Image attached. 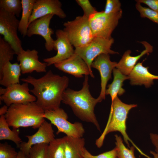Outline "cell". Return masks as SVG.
Here are the masks:
<instances>
[{"label":"cell","instance_id":"6da1fadb","mask_svg":"<svg viewBox=\"0 0 158 158\" xmlns=\"http://www.w3.org/2000/svg\"><path fill=\"white\" fill-rule=\"evenodd\" d=\"M20 80L33 86L30 91L36 97V103L44 111L60 107L69 83L67 77L54 74L50 70L40 78L29 76Z\"/></svg>","mask_w":158,"mask_h":158},{"label":"cell","instance_id":"7a4b0ae2","mask_svg":"<svg viewBox=\"0 0 158 158\" xmlns=\"http://www.w3.org/2000/svg\"><path fill=\"white\" fill-rule=\"evenodd\" d=\"M89 87L88 77L85 75L82 89L77 91L67 88L63 94L62 102L69 106L80 120L92 123L100 131L94 113L95 107L99 102L97 98L92 96Z\"/></svg>","mask_w":158,"mask_h":158},{"label":"cell","instance_id":"3957f363","mask_svg":"<svg viewBox=\"0 0 158 158\" xmlns=\"http://www.w3.org/2000/svg\"><path fill=\"white\" fill-rule=\"evenodd\" d=\"M136 104H127L123 102L116 97L111 102L109 116L107 126L102 135L96 140L95 144L98 147L102 145L106 135L109 133L118 131L122 135L124 141L128 146L130 148L129 142L142 155L147 158L150 157L143 152L128 137L126 132V121L129 111L136 107Z\"/></svg>","mask_w":158,"mask_h":158},{"label":"cell","instance_id":"277c9868","mask_svg":"<svg viewBox=\"0 0 158 158\" xmlns=\"http://www.w3.org/2000/svg\"><path fill=\"white\" fill-rule=\"evenodd\" d=\"M44 111L35 102L12 104L5 116L9 127L13 128L31 127L36 129L45 121Z\"/></svg>","mask_w":158,"mask_h":158},{"label":"cell","instance_id":"5b68a950","mask_svg":"<svg viewBox=\"0 0 158 158\" xmlns=\"http://www.w3.org/2000/svg\"><path fill=\"white\" fill-rule=\"evenodd\" d=\"M63 31L70 42L75 48L84 46L94 38L88 18L83 15L73 20L64 23Z\"/></svg>","mask_w":158,"mask_h":158},{"label":"cell","instance_id":"8992f818","mask_svg":"<svg viewBox=\"0 0 158 158\" xmlns=\"http://www.w3.org/2000/svg\"><path fill=\"white\" fill-rule=\"evenodd\" d=\"M122 14V11L110 14H106L103 11H97L90 16L89 21L94 36L111 38V35L117 26Z\"/></svg>","mask_w":158,"mask_h":158},{"label":"cell","instance_id":"52a82bcc","mask_svg":"<svg viewBox=\"0 0 158 158\" xmlns=\"http://www.w3.org/2000/svg\"><path fill=\"white\" fill-rule=\"evenodd\" d=\"M114 40L112 38L106 39L95 37L91 41L86 45L75 48V53L80 56L87 65L92 78L95 76L92 70L91 65L94 60L97 56L103 54H118V52L111 49Z\"/></svg>","mask_w":158,"mask_h":158},{"label":"cell","instance_id":"ba28073f","mask_svg":"<svg viewBox=\"0 0 158 158\" xmlns=\"http://www.w3.org/2000/svg\"><path fill=\"white\" fill-rule=\"evenodd\" d=\"M44 117L57 127L56 133L57 135L63 133L68 136L83 137L85 133V129L82 123L79 122L72 123L68 121L67 114L60 107L45 111Z\"/></svg>","mask_w":158,"mask_h":158},{"label":"cell","instance_id":"9c48e42d","mask_svg":"<svg viewBox=\"0 0 158 158\" xmlns=\"http://www.w3.org/2000/svg\"><path fill=\"white\" fill-rule=\"evenodd\" d=\"M19 22L16 16L0 9V34L10 44L17 55L24 50L18 35Z\"/></svg>","mask_w":158,"mask_h":158},{"label":"cell","instance_id":"30bf717a","mask_svg":"<svg viewBox=\"0 0 158 158\" xmlns=\"http://www.w3.org/2000/svg\"><path fill=\"white\" fill-rule=\"evenodd\" d=\"M28 83L24 82L14 84L0 88V99L9 107L13 104H25L36 102V98L30 93Z\"/></svg>","mask_w":158,"mask_h":158},{"label":"cell","instance_id":"8fae6325","mask_svg":"<svg viewBox=\"0 0 158 158\" xmlns=\"http://www.w3.org/2000/svg\"><path fill=\"white\" fill-rule=\"evenodd\" d=\"M56 39L54 40V47L57 51L55 56L43 59L47 66L59 62L72 56L75 53L73 46L63 30H57L56 32Z\"/></svg>","mask_w":158,"mask_h":158},{"label":"cell","instance_id":"7c38bea8","mask_svg":"<svg viewBox=\"0 0 158 158\" xmlns=\"http://www.w3.org/2000/svg\"><path fill=\"white\" fill-rule=\"evenodd\" d=\"M117 63L111 60L109 54H103L96 58L91 64V68L98 70L101 77V90L100 95L97 98L99 102L105 99L107 85L111 78V73L116 68Z\"/></svg>","mask_w":158,"mask_h":158},{"label":"cell","instance_id":"4fadbf2b","mask_svg":"<svg viewBox=\"0 0 158 158\" xmlns=\"http://www.w3.org/2000/svg\"><path fill=\"white\" fill-rule=\"evenodd\" d=\"M54 16L47 15L32 21L28 26L26 35L29 37L34 35L42 36L45 40V49L49 51L54 49V40L51 37L54 31L49 27L51 20Z\"/></svg>","mask_w":158,"mask_h":158},{"label":"cell","instance_id":"5bb4252c","mask_svg":"<svg viewBox=\"0 0 158 158\" xmlns=\"http://www.w3.org/2000/svg\"><path fill=\"white\" fill-rule=\"evenodd\" d=\"M25 136L28 138V141L23 142L19 148L20 150L27 156L33 146L42 144H49L55 139L51 124L45 120L35 134Z\"/></svg>","mask_w":158,"mask_h":158},{"label":"cell","instance_id":"9a60e30c","mask_svg":"<svg viewBox=\"0 0 158 158\" xmlns=\"http://www.w3.org/2000/svg\"><path fill=\"white\" fill-rule=\"evenodd\" d=\"M61 7L62 4L59 0H36L29 25L35 20L50 14L56 15L60 18H65L66 15Z\"/></svg>","mask_w":158,"mask_h":158},{"label":"cell","instance_id":"2e32d148","mask_svg":"<svg viewBox=\"0 0 158 158\" xmlns=\"http://www.w3.org/2000/svg\"><path fill=\"white\" fill-rule=\"evenodd\" d=\"M17 60L19 62L23 74L31 73L34 71L38 73L46 72V63L40 61L38 51L35 49L23 50L17 55Z\"/></svg>","mask_w":158,"mask_h":158},{"label":"cell","instance_id":"e0dca14e","mask_svg":"<svg viewBox=\"0 0 158 158\" xmlns=\"http://www.w3.org/2000/svg\"><path fill=\"white\" fill-rule=\"evenodd\" d=\"M55 67L65 73L78 78L83 75H90L92 78L89 68L85 62L75 53L69 58L54 64Z\"/></svg>","mask_w":158,"mask_h":158},{"label":"cell","instance_id":"ac0fdd59","mask_svg":"<svg viewBox=\"0 0 158 158\" xmlns=\"http://www.w3.org/2000/svg\"><path fill=\"white\" fill-rule=\"evenodd\" d=\"M144 46L145 49L140 54L137 56L130 55L131 51L130 50L126 51L123 54L121 58L117 63L116 68L123 74L128 76L137 64L138 61L146 54L152 53L153 47L145 41L140 42Z\"/></svg>","mask_w":158,"mask_h":158},{"label":"cell","instance_id":"d6986e66","mask_svg":"<svg viewBox=\"0 0 158 158\" xmlns=\"http://www.w3.org/2000/svg\"><path fill=\"white\" fill-rule=\"evenodd\" d=\"M148 67L144 66L142 62L137 63L128 75L132 85H144L149 88L154 84V80L158 79V75L151 73Z\"/></svg>","mask_w":158,"mask_h":158},{"label":"cell","instance_id":"ffe728a7","mask_svg":"<svg viewBox=\"0 0 158 158\" xmlns=\"http://www.w3.org/2000/svg\"><path fill=\"white\" fill-rule=\"evenodd\" d=\"M63 138L64 158H83L85 143L84 138L66 135Z\"/></svg>","mask_w":158,"mask_h":158},{"label":"cell","instance_id":"44dd1931","mask_svg":"<svg viewBox=\"0 0 158 158\" xmlns=\"http://www.w3.org/2000/svg\"><path fill=\"white\" fill-rule=\"evenodd\" d=\"M21 71L18 63H6L0 71V84L5 87L11 85L19 83Z\"/></svg>","mask_w":158,"mask_h":158},{"label":"cell","instance_id":"7402d4cb","mask_svg":"<svg viewBox=\"0 0 158 158\" xmlns=\"http://www.w3.org/2000/svg\"><path fill=\"white\" fill-rule=\"evenodd\" d=\"M112 72L113 81L108 85L105 92L106 95H109L111 96V102L118 95L121 96L125 92V90L122 87L123 82L126 80L129 79L128 76L123 74L116 68L113 69Z\"/></svg>","mask_w":158,"mask_h":158},{"label":"cell","instance_id":"603a6c76","mask_svg":"<svg viewBox=\"0 0 158 158\" xmlns=\"http://www.w3.org/2000/svg\"><path fill=\"white\" fill-rule=\"evenodd\" d=\"M7 123L5 115L0 117V140H8L13 142L19 148L23 142L19 136L18 129L13 128L11 130Z\"/></svg>","mask_w":158,"mask_h":158},{"label":"cell","instance_id":"cb8c5ba5","mask_svg":"<svg viewBox=\"0 0 158 158\" xmlns=\"http://www.w3.org/2000/svg\"><path fill=\"white\" fill-rule=\"evenodd\" d=\"M22 9L21 17L19 20L18 31L21 35L25 37L29 26L34 5L36 0H21Z\"/></svg>","mask_w":158,"mask_h":158},{"label":"cell","instance_id":"d4e9b609","mask_svg":"<svg viewBox=\"0 0 158 158\" xmlns=\"http://www.w3.org/2000/svg\"><path fill=\"white\" fill-rule=\"evenodd\" d=\"M15 52L10 44L0 37V71L4 66L13 59Z\"/></svg>","mask_w":158,"mask_h":158},{"label":"cell","instance_id":"484cf974","mask_svg":"<svg viewBox=\"0 0 158 158\" xmlns=\"http://www.w3.org/2000/svg\"><path fill=\"white\" fill-rule=\"evenodd\" d=\"M47 155L48 158H64L63 138H55L48 145Z\"/></svg>","mask_w":158,"mask_h":158},{"label":"cell","instance_id":"4316f807","mask_svg":"<svg viewBox=\"0 0 158 158\" xmlns=\"http://www.w3.org/2000/svg\"><path fill=\"white\" fill-rule=\"evenodd\" d=\"M0 9L12 14L16 17H19L22 11L21 1L0 0Z\"/></svg>","mask_w":158,"mask_h":158},{"label":"cell","instance_id":"83f0119b","mask_svg":"<svg viewBox=\"0 0 158 158\" xmlns=\"http://www.w3.org/2000/svg\"><path fill=\"white\" fill-rule=\"evenodd\" d=\"M114 136L117 157L118 158H136L134 154L135 147L133 146L130 147V149L126 148L123 144L120 136L116 134Z\"/></svg>","mask_w":158,"mask_h":158},{"label":"cell","instance_id":"f1b7e54d","mask_svg":"<svg viewBox=\"0 0 158 158\" xmlns=\"http://www.w3.org/2000/svg\"><path fill=\"white\" fill-rule=\"evenodd\" d=\"M135 8L139 12L140 16L147 18L154 23L158 24V13L149 8L142 6L141 4L136 2Z\"/></svg>","mask_w":158,"mask_h":158},{"label":"cell","instance_id":"f546056e","mask_svg":"<svg viewBox=\"0 0 158 158\" xmlns=\"http://www.w3.org/2000/svg\"><path fill=\"white\" fill-rule=\"evenodd\" d=\"M49 144H42L33 146L28 156V158H48L47 147Z\"/></svg>","mask_w":158,"mask_h":158},{"label":"cell","instance_id":"4dcf8cb0","mask_svg":"<svg viewBox=\"0 0 158 158\" xmlns=\"http://www.w3.org/2000/svg\"><path fill=\"white\" fill-rule=\"evenodd\" d=\"M18 152L7 142L0 143V158H16Z\"/></svg>","mask_w":158,"mask_h":158},{"label":"cell","instance_id":"1f68e13d","mask_svg":"<svg viewBox=\"0 0 158 158\" xmlns=\"http://www.w3.org/2000/svg\"><path fill=\"white\" fill-rule=\"evenodd\" d=\"M122 10L121 4L118 0H107L103 11L106 14L116 13Z\"/></svg>","mask_w":158,"mask_h":158},{"label":"cell","instance_id":"d6a6232c","mask_svg":"<svg viewBox=\"0 0 158 158\" xmlns=\"http://www.w3.org/2000/svg\"><path fill=\"white\" fill-rule=\"evenodd\" d=\"M83 158H115L117 157L116 150L114 149L97 155L91 154L85 147L83 153Z\"/></svg>","mask_w":158,"mask_h":158},{"label":"cell","instance_id":"836d02e7","mask_svg":"<svg viewBox=\"0 0 158 158\" xmlns=\"http://www.w3.org/2000/svg\"><path fill=\"white\" fill-rule=\"evenodd\" d=\"M78 4L82 8L83 15L88 18L97 11L88 0H76Z\"/></svg>","mask_w":158,"mask_h":158},{"label":"cell","instance_id":"e575fe53","mask_svg":"<svg viewBox=\"0 0 158 158\" xmlns=\"http://www.w3.org/2000/svg\"><path fill=\"white\" fill-rule=\"evenodd\" d=\"M135 1L147 5L150 8L158 13V0H137Z\"/></svg>","mask_w":158,"mask_h":158},{"label":"cell","instance_id":"d590c367","mask_svg":"<svg viewBox=\"0 0 158 158\" xmlns=\"http://www.w3.org/2000/svg\"><path fill=\"white\" fill-rule=\"evenodd\" d=\"M150 136L152 143L155 147V152L158 155V134L150 133Z\"/></svg>","mask_w":158,"mask_h":158},{"label":"cell","instance_id":"8d00e7d4","mask_svg":"<svg viewBox=\"0 0 158 158\" xmlns=\"http://www.w3.org/2000/svg\"><path fill=\"white\" fill-rule=\"evenodd\" d=\"M8 107L6 105H5L2 107L0 109V116H1L5 114L7 112Z\"/></svg>","mask_w":158,"mask_h":158},{"label":"cell","instance_id":"74e56055","mask_svg":"<svg viewBox=\"0 0 158 158\" xmlns=\"http://www.w3.org/2000/svg\"><path fill=\"white\" fill-rule=\"evenodd\" d=\"M16 158H28V156L25 155L21 151L18 152V154Z\"/></svg>","mask_w":158,"mask_h":158},{"label":"cell","instance_id":"f35d334b","mask_svg":"<svg viewBox=\"0 0 158 158\" xmlns=\"http://www.w3.org/2000/svg\"><path fill=\"white\" fill-rule=\"evenodd\" d=\"M150 153L153 155L154 158H158V155L155 152L150 151Z\"/></svg>","mask_w":158,"mask_h":158},{"label":"cell","instance_id":"ab89813d","mask_svg":"<svg viewBox=\"0 0 158 158\" xmlns=\"http://www.w3.org/2000/svg\"><path fill=\"white\" fill-rule=\"evenodd\" d=\"M118 158L116 157V158Z\"/></svg>","mask_w":158,"mask_h":158}]
</instances>
